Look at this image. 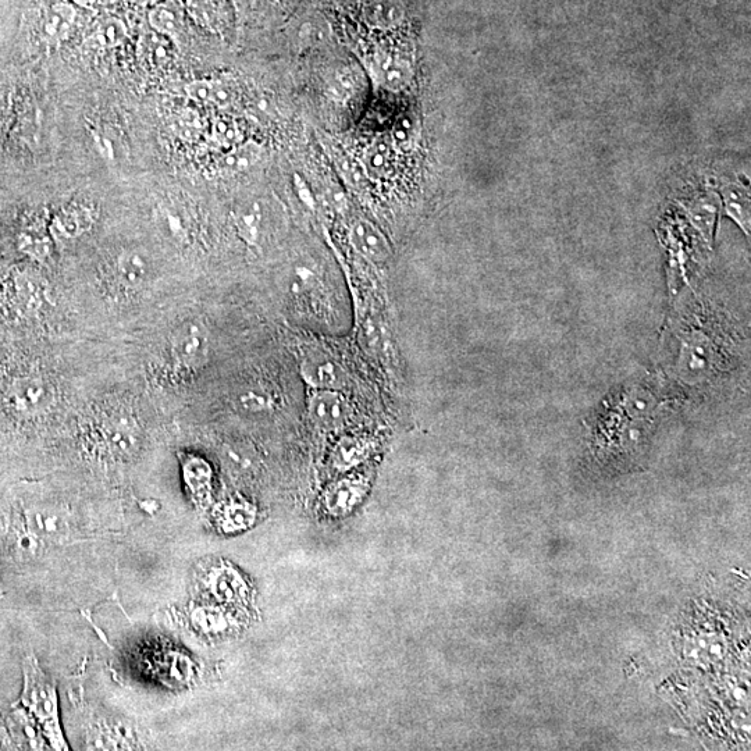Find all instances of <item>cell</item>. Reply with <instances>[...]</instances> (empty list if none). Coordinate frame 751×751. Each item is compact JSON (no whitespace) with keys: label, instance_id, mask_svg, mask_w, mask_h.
Segmentation results:
<instances>
[{"label":"cell","instance_id":"9a60e30c","mask_svg":"<svg viewBox=\"0 0 751 751\" xmlns=\"http://www.w3.org/2000/svg\"><path fill=\"white\" fill-rule=\"evenodd\" d=\"M320 287L318 268L309 261H297L286 274V291L295 300L311 297Z\"/></svg>","mask_w":751,"mask_h":751},{"label":"cell","instance_id":"603a6c76","mask_svg":"<svg viewBox=\"0 0 751 751\" xmlns=\"http://www.w3.org/2000/svg\"><path fill=\"white\" fill-rule=\"evenodd\" d=\"M262 148L256 142H244L224 158V166L231 172H245L261 158Z\"/></svg>","mask_w":751,"mask_h":751},{"label":"cell","instance_id":"44dd1931","mask_svg":"<svg viewBox=\"0 0 751 751\" xmlns=\"http://www.w3.org/2000/svg\"><path fill=\"white\" fill-rule=\"evenodd\" d=\"M256 511L252 505L244 501H233L224 507L220 515V526L226 533H237L247 530L254 525Z\"/></svg>","mask_w":751,"mask_h":751},{"label":"cell","instance_id":"9c48e42d","mask_svg":"<svg viewBox=\"0 0 751 751\" xmlns=\"http://www.w3.org/2000/svg\"><path fill=\"white\" fill-rule=\"evenodd\" d=\"M350 238L354 248L368 261L383 263L390 258L389 241L369 220H355L351 226Z\"/></svg>","mask_w":751,"mask_h":751},{"label":"cell","instance_id":"ac0fdd59","mask_svg":"<svg viewBox=\"0 0 751 751\" xmlns=\"http://www.w3.org/2000/svg\"><path fill=\"white\" fill-rule=\"evenodd\" d=\"M187 13L199 26L219 31L227 21L224 0H187Z\"/></svg>","mask_w":751,"mask_h":751},{"label":"cell","instance_id":"83f0119b","mask_svg":"<svg viewBox=\"0 0 751 751\" xmlns=\"http://www.w3.org/2000/svg\"><path fill=\"white\" fill-rule=\"evenodd\" d=\"M213 80H195L187 85L185 91L192 101L198 103H211Z\"/></svg>","mask_w":751,"mask_h":751},{"label":"cell","instance_id":"4fadbf2b","mask_svg":"<svg viewBox=\"0 0 751 751\" xmlns=\"http://www.w3.org/2000/svg\"><path fill=\"white\" fill-rule=\"evenodd\" d=\"M77 10L73 3L56 2L46 9L42 34L52 42L67 41L76 30Z\"/></svg>","mask_w":751,"mask_h":751},{"label":"cell","instance_id":"6da1fadb","mask_svg":"<svg viewBox=\"0 0 751 751\" xmlns=\"http://www.w3.org/2000/svg\"><path fill=\"white\" fill-rule=\"evenodd\" d=\"M23 703L37 717L53 749L67 750L59 720L58 692L55 683L44 674L35 658H27L24 665Z\"/></svg>","mask_w":751,"mask_h":751},{"label":"cell","instance_id":"4dcf8cb0","mask_svg":"<svg viewBox=\"0 0 751 751\" xmlns=\"http://www.w3.org/2000/svg\"><path fill=\"white\" fill-rule=\"evenodd\" d=\"M211 103H215L219 108L230 106L233 103V91L230 90L229 85L223 81L213 80Z\"/></svg>","mask_w":751,"mask_h":751},{"label":"cell","instance_id":"836d02e7","mask_svg":"<svg viewBox=\"0 0 751 751\" xmlns=\"http://www.w3.org/2000/svg\"><path fill=\"white\" fill-rule=\"evenodd\" d=\"M70 2L73 3L74 6L90 9V7H94L96 3H98V0H70Z\"/></svg>","mask_w":751,"mask_h":751},{"label":"cell","instance_id":"ffe728a7","mask_svg":"<svg viewBox=\"0 0 751 751\" xmlns=\"http://www.w3.org/2000/svg\"><path fill=\"white\" fill-rule=\"evenodd\" d=\"M262 219V208L256 202L241 206L234 215L238 236L249 247H255L261 240Z\"/></svg>","mask_w":751,"mask_h":751},{"label":"cell","instance_id":"d6986e66","mask_svg":"<svg viewBox=\"0 0 751 751\" xmlns=\"http://www.w3.org/2000/svg\"><path fill=\"white\" fill-rule=\"evenodd\" d=\"M363 13L370 26L377 28L397 27L405 17L401 0H370Z\"/></svg>","mask_w":751,"mask_h":751},{"label":"cell","instance_id":"30bf717a","mask_svg":"<svg viewBox=\"0 0 751 751\" xmlns=\"http://www.w3.org/2000/svg\"><path fill=\"white\" fill-rule=\"evenodd\" d=\"M116 276L124 287L147 286L153 276V266L149 256L141 249H124L116 259Z\"/></svg>","mask_w":751,"mask_h":751},{"label":"cell","instance_id":"484cf974","mask_svg":"<svg viewBox=\"0 0 751 751\" xmlns=\"http://www.w3.org/2000/svg\"><path fill=\"white\" fill-rule=\"evenodd\" d=\"M197 624L204 629L205 632L219 633L223 632L227 628L226 615L223 614L219 608H202L197 611Z\"/></svg>","mask_w":751,"mask_h":751},{"label":"cell","instance_id":"cb8c5ba5","mask_svg":"<svg viewBox=\"0 0 751 751\" xmlns=\"http://www.w3.org/2000/svg\"><path fill=\"white\" fill-rule=\"evenodd\" d=\"M160 226L173 240L184 241L188 237V223L173 206H163L159 211Z\"/></svg>","mask_w":751,"mask_h":751},{"label":"cell","instance_id":"ba28073f","mask_svg":"<svg viewBox=\"0 0 751 751\" xmlns=\"http://www.w3.org/2000/svg\"><path fill=\"white\" fill-rule=\"evenodd\" d=\"M27 525L32 533L48 540H63L71 533V516L63 507L39 504L27 511Z\"/></svg>","mask_w":751,"mask_h":751},{"label":"cell","instance_id":"7a4b0ae2","mask_svg":"<svg viewBox=\"0 0 751 751\" xmlns=\"http://www.w3.org/2000/svg\"><path fill=\"white\" fill-rule=\"evenodd\" d=\"M173 361L187 370L204 368L211 357V338L204 323L188 319L174 327L169 338Z\"/></svg>","mask_w":751,"mask_h":751},{"label":"cell","instance_id":"f546056e","mask_svg":"<svg viewBox=\"0 0 751 751\" xmlns=\"http://www.w3.org/2000/svg\"><path fill=\"white\" fill-rule=\"evenodd\" d=\"M190 483L197 491H202L211 483V469L202 461H195L194 466H191Z\"/></svg>","mask_w":751,"mask_h":751},{"label":"cell","instance_id":"3957f363","mask_svg":"<svg viewBox=\"0 0 751 751\" xmlns=\"http://www.w3.org/2000/svg\"><path fill=\"white\" fill-rule=\"evenodd\" d=\"M7 405L19 415L39 416L48 412L56 401L55 387L44 377H16L6 393Z\"/></svg>","mask_w":751,"mask_h":751},{"label":"cell","instance_id":"e0dca14e","mask_svg":"<svg viewBox=\"0 0 751 751\" xmlns=\"http://www.w3.org/2000/svg\"><path fill=\"white\" fill-rule=\"evenodd\" d=\"M372 452V443L361 437H344L334 448L331 462L337 471L345 472L362 464Z\"/></svg>","mask_w":751,"mask_h":751},{"label":"cell","instance_id":"4316f807","mask_svg":"<svg viewBox=\"0 0 751 751\" xmlns=\"http://www.w3.org/2000/svg\"><path fill=\"white\" fill-rule=\"evenodd\" d=\"M20 247L32 258L44 259L51 254V240L42 234H24L20 240Z\"/></svg>","mask_w":751,"mask_h":751},{"label":"cell","instance_id":"2e32d148","mask_svg":"<svg viewBox=\"0 0 751 751\" xmlns=\"http://www.w3.org/2000/svg\"><path fill=\"white\" fill-rule=\"evenodd\" d=\"M94 222L91 212L80 206L63 209L52 223L53 236L62 240H74L85 231L90 230Z\"/></svg>","mask_w":751,"mask_h":751},{"label":"cell","instance_id":"5bb4252c","mask_svg":"<svg viewBox=\"0 0 751 751\" xmlns=\"http://www.w3.org/2000/svg\"><path fill=\"white\" fill-rule=\"evenodd\" d=\"M208 586L213 596L222 603H241L248 594L244 578L231 567L213 569L208 578Z\"/></svg>","mask_w":751,"mask_h":751},{"label":"cell","instance_id":"1f68e13d","mask_svg":"<svg viewBox=\"0 0 751 751\" xmlns=\"http://www.w3.org/2000/svg\"><path fill=\"white\" fill-rule=\"evenodd\" d=\"M259 0H233L234 6L238 12H248L258 5Z\"/></svg>","mask_w":751,"mask_h":751},{"label":"cell","instance_id":"277c9868","mask_svg":"<svg viewBox=\"0 0 751 751\" xmlns=\"http://www.w3.org/2000/svg\"><path fill=\"white\" fill-rule=\"evenodd\" d=\"M369 491V480L363 475H350L330 484L323 494V505L331 516L351 514Z\"/></svg>","mask_w":751,"mask_h":751},{"label":"cell","instance_id":"8fae6325","mask_svg":"<svg viewBox=\"0 0 751 751\" xmlns=\"http://www.w3.org/2000/svg\"><path fill=\"white\" fill-rule=\"evenodd\" d=\"M149 26L156 34L177 44L185 27V10L180 0H160L149 10Z\"/></svg>","mask_w":751,"mask_h":751},{"label":"cell","instance_id":"52a82bcc","mask_svg":"<svg viewBox=\"0 0 751 751\" xmlns=\"http://www.w3.org/2000/svg\"><path fill=\"white\" fill-rule=\"evenodd\" d=\"M102 432L110 451L117 455L134 454L140 446V426L126 411H113L102 421Z\"/></svg>","mask_w":751,"mask_h":751},{"label":"cell","instance_id":"d6a6232c","mask_svg":"<svg viewBox=\"0 0 751 751\" xmlns=\"http://www.w3.org/2000/svg\"><path fill=\"white\" fill-rule=\"evenodd\" d=\"M124 2H126L127 5H130V6L147 7V6H155L156 3L160 2V0H124Z\"/></svg>","mask_w":751,"mask_h":751},{"label":"cell","instance_id":"f1b7e54d","mask_svg":"<svg viewBox=\"0 0 751 751\" xmlns=\"http://www.w3.org/2000/svg\"><path fill=\"white\" fill-rule=\"evenodd\" d=\"M366 167H368L370 173H375L376 176L386 174L389 170V158H386L384 149H370L368 155H366Z\"/></svg>","mask_w":751,"mask_h":751},{"label":"cell","instance_id":"5b68a950","mask_svg":"<svg viewBox=\"0 0 751 751\" xmlns=\"http://www.w3.org/2000/svg\"><path fill=\"white\" fill-rule=\"evenodd\" d=\"M301 375L315 390L340 391L350 380L343 365L326 354L308 355L301 363Z\"/></svg>","mask_w":751,"mask_h":751},{"label":"cell","instance_id":"8992f818","mask_svg":"<svg viewBox=\"0 0 751 751\" xmlns=\"http://www.w3.org/2000/svg\"><path fill=\"white\" fill-rule=\"evenodd\" d=\"M308 412L316 425L337 429L348 422L352 409L340 391L315 390L308 400Z\"/></svg>","mask_w":751,"mask_h":751},{"label":"cell","instance_id":"7402d4cb","mask_svg":"<svg viewBox=\"0 0 751 751\" xmlns=\"http://www.w3.org/2000/svg\"><path fill=\"white\" fill-rule=\"evenodd\" d=\"M127 35L126 23L117 17H110L98 24L90 39L101 48L112 49L123 44Z\"/></svg>","mask_w":751,"mask_h":751},{"label":"cell","instance_id":"d4e9b609","mask_svg":"<svg viewBox=\"0 0 751 751\" xmlns=\"http://www.w3.org/2000/svg\"><path fill=\"white\" fill-rule=\"evenodd\" d=\"M237 402L247 412H266L274 407L273 395L262 387H249L242 391Z\"/></svg>","mask_w":751,"mask_h":751},{"label":"cell","instance_id":"7c38bea8","mask_svg":"<svg viewBox=\"0 0 751 751\" xmlns=\"http://www.w3.org/2000/svg\"><path fill=\"white\" fill-rule=\"evenodd\" d=\"M372 73L380 87L393 92L405 90L412 81L411 63L390 53L376 56Z\"/></svg>","mask_w":751,"mask_h":751}]
</instances>
